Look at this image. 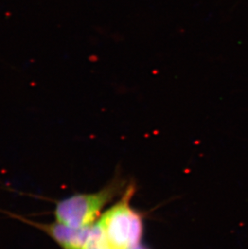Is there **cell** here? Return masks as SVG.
<instances>
[{"label":"cell","mask_w":248,"mask_h":249,"mask_svg":"<svg viewBox=\"0 0 248 249\" xmlns=\"http://www.w3.org/2000/svg\"><path fill=\"white\" fill-rule=\"evenodd\" d=\"M119 188V185H110L98 193L80 194L61 200L55 209L56 222L75 228L90 227Z\"/></svg>","instance_id":"obj_1"},{"label":"cell","mask_w":248,"mask_h":249,"mask_svg":"<svg viewBox=\"0 0 248 249\" xmlns=\"http://www.w3.org/2000/svg\"><path fill=\"white\" fill-rule=\"evenodd\" d=\"M134 194L130 186L120 202L103 214L98 223L103 229L109 249H130L131 209L130 201Z\"/></svg>","instance_id":"obj_2"},{"label":"cell","mask_w":248,"mask_h":249,"mask_svg":"<svg viewBox=\"0 0 248 249\" xmlns=\"http://www.w3.org/2000/svg\"><path fill=\"white\" fill-rule=\"evenodd\" d=\"M21 221L42 231L51 237L62 249H83L89 239L92 226L87 228H75L63 223H43L31 221L19 217Z\"/></svg>","instance_id":"obj_3"},{"label":"cell","mask_w":248,"mask_h":249,"mask_svg":"<svg viewBox=\"0 0 248 249\" xmlns=\"http://www.w3.org/2000/svg\"><path fill=\"white\" fill-rule=\"evenodd\" d=\"M143 223L142 217L138 212L131 211V227H130V246L136 247L140 245L143 235Z\"/></svg>","instance_id":"obj_4"},{"label":"cell","mask_w":248,"mask_h":249,"mask_svg":"<svg viewBox=\"0 0 248 249\" xmlns=\"http://www.w3.org/2000/svg\"><path fill=\"white\" fill-rule=\"evenodd\" d=\"M83 249H109L103 229L99 223L92 226L90 235Z\"/></svg>","instance_id":"obj_5"},{"label":"cell","mask_w":248,"mask_h":249,"mask_svg":"<svg viewBox=\"0 0 248 249\" xmlns=\"http://www.w3.org/2000/svg\"><path fill=\"white\" fill-rule=\"evenodd\" d=\"M145 249L144 248L141 247V245H137V246H136V247L131 248V249Z\"/></svg>","instance_id":"obj_6"}]
</instances>
